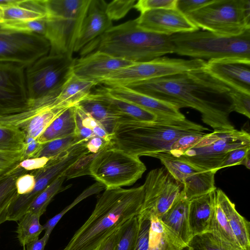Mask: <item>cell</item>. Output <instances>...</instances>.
Here are the masks:
<instances>
[{
  "instance_id": "cell-42",
  "label": "cell",
  "mask_w": 250,
  "mask_h": 250,
  "mask_svg": "<svg viewBox=\"0 0 250 250\" xmlns=\"http://www.w3.org/2000/svg\"><path fill=\"white\" fill-rule=\"evenodd\" d=\"M230 96L232 111L250 118V94L232 89Z\"/></svg>"
},
{
  "instance_id": "cell-39",
  "label": "cell",
  "mask_w": 250,
  "mask_h": 250,
  "mask_svg": "<svg viewBox=\"0 0 250 250\" xmlns=\"http://www.w3.org/2000/svg\"><path fill=\"white\" fill-rule=\"evenodd\" d=\"M1 28L15 32L35 34L44 37L46 28V18L28 21H5L0 24Z\"/></svg>"
},
{
  "instance_id": "cell-46",
  "label": "cell",
  "mask_w": 250,
  "mask_h": 250,
  "mask_svg": "<svg viewBox=\"0 0 250 250\" xmlns=\"http://www.w3.org/2000/svg\"><path fill=\"white\" fill-rule=\"evenodd\" d=\"M23 159L22 151L18 152L0 151V176L13 169Z\"/></svg>"
},
{
  "instance_id": "cell-45",
  "label": "cell",
  "mask_w": 250,
  "mask_h": 250,
  "mask_svg": "<svg viewBox=\"0 0 250 250\" xmlns=\"http://www.w3.org/2000/svg\"><path fill=\"white\" fill-rule=\"evenodd\" d=\"M139 226L134 250H147L150 217L138 214Z\"/></svg>"
},
{
  "instance_id": "cell-56",
  "label": "cell",
  "mask_w": 250,
  "mask_h": 250,
  "mask_svg": "<svg viewBox=\"0 0 250 250\" xmlns=\"http://www.w3.org/2000/svg\"><path fill=\"white\" fill-rule=\"evenodd\" d=\"M242 165L245 166L248 169L250 168V153L246 156L242 163Z\"/></svg>"
},
{
  "instance_id": "cell-3",
  "label": "cell",
  "mask_w": 250,
  "mask_h": 250,
  "mask_svg": "<svg viewBox=\"0 0 250 250\" xmlns=\"http://www.w3.org/2000/svg\"><path fill=\"white\" fill-rule=\"evenodd\" d=\"M208 127L184 119L158 118L152 122L127 116L120 119L112 134L113 146L137 157L169 151L171 145L186 135L206 134Z\"/></svg>"
},
{
  "instance_id": "cell-19",
  "label": "cell",
  "mask_w": 250,
  "mask_h": 250,
  "mask_svg": "<svg viewBox=\"0 0 250 250\" xmlns=\"http://www.w3.org/2000/svg\"><path fill=\"white\" fill-rule=\"evenodd\" d=\"M112 96L130 102L155 115L158 118L184 119L176 106L150 96L133 90L126 86H106Z\"/></svg>"
},
{
  "instance_id": "cell-2",
  "label": "cell",
  "mask_w": 250,
  "mask_h": 250,
  "mask_svg": "<svg viewBox=\"0 0 250 250\" xmlns=\"http://www.w3.org/2000/svg\"><path fill=\"white\" fill-rule=\"evenodd\" d=\"M144 186L105 188L92 213L62 250H95L115 230L139 214Z\"/></svg>"
},
{
  "instance_id": "cell-54",
  "label": "cell",
  "mask_w": 250,
  "mask_h": 250,
  "mask_svg": "<svg viewBox=\"0 0 250 250\" xmlns=\"http://www.w3.org/2000/svg\"><path fill=\"white\" fill-rule=\"evenodd\" d=\"M50 235L44 233L41 239H38L23 247L22 250H44Z\"/></svg>"
},
{
  "instance_id": "cell-5",
  "label": "cell",
  "mask_w": 250,
  "mask_h": 250,
  "mask_svg": "<svg viewBox=\"0 0 250 250\" xmlns=\"http://www.w3.org/2000/svg\"><path fill=\"white\" fill-rule=\"evenodd\" d=\"M173 53L195 59L250 60V29L236 36L196 31L170 36Z\"/></svg>"
},
{
  "instance_id": "cell-32",
  "label": "cell",
  "mask_w": 250,
  "mask_h": 250,
  "mask_svg": "<svg viewBox=\"0 0 250 250\" xmlns=\"http://www.w3.org/2000/svg\"><path fill=\"white\" fill-rule=\"evenodd\" d=\"M65 179V176L62 173L56 178L35 197L29 205L26 212H33L40 216L42 215L54 197L58 193L69 187H62Z\"/></svg>"
},
{
  "instance_id": "cell-41",
  "label": "cell",
  "mask_w": 250,
  "mask_h": 250,
  "mask_svg": "<svg viewBox=\"0 0 250 250\" xmlns=\"http://www.w3.org/2000/svg\"><path fill=\"white\" fill-rule=\"evenodd\" d=\"M136 2V0H113L107 3L106 13L112 21L119 20L125 17L134 7Z\"/></svg>"
},
{
  "instance_id": "cell-51",
  "label": "cell",
  "mask_w": 250,
  "mask_h": 250,
  "mask_svg": "<svg viewBox=\"0 0 250 250\" xmlns=\"http://www.w3.org/2000/svg\"><path fill=\"white\" fill-rule=\"evenodd\" d=\"M85 146L89 153H97L106 147H113V145L111 142L95 136L86 142Z\"/></svg>"
},
{
  "instance_id": "cell-48",
  "label": "cell",
  "mask_w": 250,
  "mask_h": 250,
  "mask_svg": "<svg viewBox=\"0 0 250 250\" xmlns=\"http://www.w3.org/2000/svg\"><path fill=\"white\" fill-rule=\"evenodd\" d=\"M35 178L31 172H25L19 176L16 181V187L19 195H26L31 192L35 186Z\"/></svg>"
},
{
  "instance_id": "cell-4",
  "label": "cell",
  "mask_w": 250,
  "mask_h": 250,
  "mask_svg": "<svg viewBox=\"0 0 250 250\" xmlns=\"http://www.w3.org/2000/svg\"><path fill=\"white\" fill-rule=\"evenodd\" d=\"M80 51L81 57L100 51L133 62H147L173 53L170 36L144 30L136 19L113 26Z\"/></svg>"
},
{
  "instance_id": "cell-1",
  "label": "cell",
  "mask_w": 250,
  "mask_h": 250,
  "mask_svg": "<svg viewBox=\"0 0 250 250\" xmlns=\"http://www.w3.org/2000/svg\"><path fill=\"white\" fill-rule=\"evenodd\" d=\"M133 90L170 104L179 109L193 108L204 123L213 130H233L229 115L232 111V88L219 80L206 68L130 83Z\"/></svg>"
},
{
  "instance_id": "cell-14",
  "label": "cell",
  "mask_w": 250,
  "mask_h": 250,
  "mask_svg": "<svg viewBox=\"0 0 250 250\" xmlns=\"http://www.w3.org/2000/svg\"><path fill=\"white\" fill-rule=\"evenodd\" d=\"M149 157L158 159L173 177L183 186V193L188 200L216 188V172L204 170L179 158L169 151L153 153Z\"/></svg>"
},
{
  "instance_id": "cell-7",
  "label": "cell",
  "mask_w": 250,
  "mask_h": 250,
  "mask_svg": "<svg viewBox=\"0 0 250 250\" xmlns=\"http://www.w3.org/2000/svg\"><path fill=\"white\" fill-rule=\"evenodd\" d=\"M186 16L199 28L236 36L250 29V0H212Z\"/></svg>"
},
{
  "instance_id": "cell-27",
  "label": "cell",
  "mask_w": 250,
  "mask_h": 250,
  "mask_svg": "<svg viewBox=\"0 0 250 250\" xmlns=\"http://www.w3.org/2000/svg\"><path fill=\"white\" fill-rule=\"evenodd\" d=\"M78 104L97 121L111 136L120 119L126 116L114 110L105 102L90 94Z\"/></svg>"
},
{
  "instance_id": "cell-30",
  "label": "cell",
  "mask_w": 250,
  "mask_h": 250,
  "mask_svg": "<svg viewBox=\"0 0 250 250\" xmlns=\"http://www.w3.org/2000/svg\"><path fill=\"white\" fill-rule=\"evenodd\" d=\"M24 173L23 169L16 167L0 176V225L7 221L9 207L18 195L16 181Z\"/></svg>"
},
{
  "instance_id": "cell-16",
  "label": "cell",
  "mask_w": 250,
  "mask_h": 250,
  "mask_svg": "<svg viewBox=\"0 0 250 250\" xmlns=\"http://www.w3.org/2000/svg\"><path fill=\"white\" fill-rule=\"evenodd\" d=\"M142 29L160 35H171L199 30L187 16L177 9L151 10L136 19Z\"/></svg>"
},
{
  "instance_id": "cell-9",
  "label": "cell",
  "mask_w": 250,
  "mask_h": 250,
  "mask_svg": "<svg viewBox=\"0 0 250 250\" xmlns=\"http://www.w3.org/2000/svg\"><path fill=\"white\" fill-rule=\"evenodd\" d=\"M146 170L139 157L113 146L100 151L89 167L90 175L105 188L133 185Z\"/></svg>"
},
{
  "instance_id": "cell-6",
  "label": "cell",
  "mask_w": 250,
  "mask_h": 250,
  "mask_svg": "<svg viewBox=\"0 0 250 250\" xmlns=\"http://www.w3.org/2000/svg\"><path fill=\"white\" fill-rule=\"evenodd\" d=\"M91 0H45L49 54L73 57Z\"/></svg>"
},
{
  "instance_id": "cell-31",
  "label": "cell",
  "mask_w": 250,
  "mask_h": 250,
  "mask_svg": "<svg viewBox=\"0 0 250 250\" xmlns=\"http://www.w3.org/2000/svg\"><path fill=\"white\" fill-rule=\"evenodd\" d=\"M41 216L31 212H26L18 221L16 233L18 239L23 247L39 239L44 230L40 224Z\"/></svg>"
},
{
  "instance_id": "cell-50",
  "label": "cell",
  "mask_w": 250,
  "mask_h": 250,
  "mask_svg": "<svg viewBox=\"0 0 250 250\" xmlns=\"http://www.w3.org/2000/svg\"><path fill=\"white\" fill-rule=\"evenodd\" d=\"M50 159L45 157H33L22 160L18 165L26 172H31L44 167Z\"/></svg>"
},
{
  "instance_id": "cell-17",
  "label": "cell",
  "mask_w": 250,
  "mask_h": 250,
  "mask_svg": "<svg viewBox=\"0 0 250 250\" xmlns=\"http://www.w3.org/2000/svg\"><path fill=\"white\" fill-rule=\"evenodd\" d=\"M133 62L98 51L75 59L73 72L76 75L99 82L110 73Z\"/></svg>"
},
{
  "instance_id": "cell-24",
  "label": "cell",
  "mask_w": 250,
  "mask_h": 250,
  "mask_svg": "<svg viewBox=\"0 0 250 250\" xmlns=\"http://www.w3.org/2000/svg\"><path fill=\"white\" fill-rule=\"evenodd\" d=\"M98 82L80 77L72 73L56 98V105L69 107L78 104L87 97Z\"/></svg>"
},
{
  "instance_id": "cell-25",
  "label": "cell",
  "mask_w": 250,
  "mask_h": 250,
  "mask_svg": "<svg viewBox=\"0 0 250 250\" xmlns=\"http://www.w3.org/2000/svg\"><path fill=\"white\" fill-rule=\"evenodd\" d=\"M147 250H191L157 217L150 216Z\"/></svg>"
},
{
  "instance_id": "cell-10",
  "label": "cell",
  "mask_w": 250,
  "mask_h": 250,
  "mask_svg": "<svg viewBox=\"0 0 250 250\" xmlns=\"http://www.w3.org/2000/svg\"><path fill=\"white\" fill-rule=\"evenodd\" d=\"M75 61L73 57L48 54L27 66L25 78L29 100L58 95L72 74Z\"/></svg>"
},
{
  "instance_id": "cell-52",
  "label": "cell",
  "mask_w": 250,
  "mask_h": 250,
  "mask_svg": "<svg viewBox=\"0 0 250 250\" xmlns=\"http://www.w3.org/2000/svg\"><path fill=\"white\" fill-rule=\"evenodd\" d=\"M121 227L105 239L95 250H115L120 238Z\"/></svg>"
},
{
  "instance_id": "cell-26",
  "label": "cell",
  "mask_w": 250,
  "mask_h": 250,
  "mask_svg": "<svg viewBox=\"0 0 250 250\" xmlns=\"http://www.w3.org/2000/svg\"><path fill=\"white\" fill-rule=\"evenodd\" d=\"M90 95L106 103L114 110L131 119L144 122H152L158 117L154 114L130 102L111 95L106 86L98 88Z\"/></svg>"
},
{
  "instance_id": "cell-33",
  "label": "cell",
  "mask_w": 250,
  "mask_h": 250,
  "mask_svg": "<svg viewBox=\"0 0 250 250\" xmlns=\"http://www.w3.org/2000/svg\"><path fill=\"white\" fill-rule=\"evenodd\" d=\"M238 250H242L237 242L222 208L216 201L209 231Z\"/></svg>"
},
{
  "instance_id": "cell-15",
  "label": "cell",
  "mask_w": 250,
  "mask_h": 250,
  "mask_svg": "<svg viewBox=\"0 0 250 250\" xmlns=\"http://www.w3.org/2000/svg\"><path fill=\"white\" fill-rule=\"evenodd\" d=\"M26 67L16 63L0 62V117L19 113L27 106Z\"/></svg>"
},
{
  "instance_id": "cell-12",
  "label": "cell",
  "mask_w": 250,
  "mask_h": 250,
  "mask_svg": "<svg viewBox=\"0 0 250 250\" xmlns=\"http://www.w3.org/2000/svg\"><path fill=\"white\" fill-rule=\"evenodd\" d=\"M145 195L139 214L160 218L180 196L182 185L164 166L150 170L144 184Z\"/></svg>"
},
{
  "instance_id": "cell-43",
  "label": "cell",
  "mask_w": 250,
  "mask_h": 250,
  "mask_svg": "<svg viewBox=\"0 0 250 250\" xmlns=\"http://www.w3.org/2000/svg\"><path fill=\"white\" fill-rule=\"evenodd\" d=\"M204 135L200 134H189L179 138L171 145L169 152L175 157L181 156L184 152L196 144Z\"/></svg>"
},
{
  "instance_id": "cell-20",
  "label": "cell",
  "mask_w": 250,
  "mask_h": 250,
  "mask_svg": "<svg viewBox=\"0 0 250 250\" xmlns=\"http://www.w3.org/2000/svg\"><path fill=\"white\" fill-rule=\"evenodd\" d=\"M107 3L103 0H91L76 42L74 52L84 46L113 26L112 21L106 13Z\"/></svg>"
},
{
  "instance_id": "cell-49",
  "label": "cell",
  "mask_w": 250,
  "mask_h": 250,
  "mask_svg": "<svg viewBox=\"0 0 250 250\" xmlns=\"http://www.w3.org/2000/svg\"><path fill=\"white\" fill-rule=\"evenodd\" d=\"M212 0H177L176 8L186 16L208 4Z\"/></svg>"
},
{
  "instance_id": "cell-13",
  "label": "cell",
  "mask_w": 250,
  "mask_h": 250,
  "mask_svg": "<svg viewBox=\"0 0 250 250\" xmlns=\"http://www.w3.org/2000/svg\"><path fill=\"white\" fill-rule=\"evenodd\" d=\"M50 46L43 36L15 32L0 25V62L26 67L49 54Z\"/></svg>"
},
{
  "instance_id": "cell-53",
  "label": "cell",
  "mask_w": 250,
  "mask_h": 250,
  "mask_svg": "<svg viewBox=\"0 0 250 250\" xmlns=\"http://www.w3.org/2000/svg\"><path fill=\"white\" fill-rule=\"evenodd\" d=\"M42 145V144L40 143L37 139L24 144L22 150L23 159L34 157L40 150Z\"/></svg>"
},
{
  "instance_id": "cell-47",
  "label": "cell",
  "mask_w": 250,
  "mask_h": 250,
  "mask_svg": "<svg viewBox=\"0 0 250 250\" xmlns=\"http://www.w3.org/2000/svg\"><path fill=\"white\" fill-rule=\"evenodd\" d=\"M250 153V146L235 148L229 151L220 165L219 170L226 167L242 165L246 156Z\"/></svg>"
},
{
  "instance_id": "cell-57",
  "label": "cell",
  "mask_w": 250,
  "mask_h": 250,
  "mask_svg": "<svg viewBox=\"0 0 250 250\" xmlns=\"http://www.w3.org/2000/svg\"><path fill=\"white\" fill-rule=\"evenodd\" d=\"M3 21V10L0 8V24L2 23Z\"/></svg>"
},
{
  "instance_id": "cell-35",
  "label": "cell",
  "mask_w": 250,
  "mask_h": 250,
  "mask_svg": "<svg viewBox=\"0 0 250 250\" xmlns=\"http://www.w3.org/2000/svg\"><path fill=\"white\" fill-rule=\"evenodd\" d=\"M188 245L191 250H238L210 232L193 236Z\"/></svg>"
},
{
  "instance_id": "cell-37",
  "label": "cell",
  "mask_w": 250,
  "mask_h": 250,
  "mask_svg": "<svg viewBox=\"0 0 250 250\" xmlns=\"http://www.w3.org/2000/svg\"><path fill=\"white\" fill-rule=\"evenodd\" d=\"M82 141L83 140H82L77 134L51 141L42 144L40 150L34 157L53 158L67 150L74 144Z\"/></svg>"
},
{
  "instance_id": "cell-21",
  "label": "cell",
  "mask_w": 250,
  "mask_h": 250,
  "mask_svg": "<svg viewBox=\"0 0 250 250\" xmlns=\"http://www.w3.org/2000/svg\"><path fill=\"white\" fill-rule=\"evenodd\" d=\"M216 189L189 201L188 222L192 237L209 231L216 204Z\"/></svg>"
},
{
  "instance_id": "cell-22",
  "label": "cell",
  "mask_w": 250,
  "mask_h": 250,
  "mask_svg": "<svg viewBox=\"0 0 250 250\" xmlns=\"http://www.w3.org/2000/svg\"><path fill=\"white\" fill-rule=\"evenodd\" d=\"M189 204V201L182 191L171 207L159 218L165 225L187 245L192 237L188 222Z\"/></svg>"
},
{
  "instance_id": "cell-34",
  "label": "cell",
  "mask_w": 250,
  "mask_h": 250,
  "mask_svg": "<svg viewBox=\"0 0 250 250\" xmlns=\"http://www.w3.org/2000/svg\"><path fill=\"white\" fill-rule=\"evenodd\" d=\"M25 135L21 129L0 125V151L18 152L22 151Z\"/></svg>"
},
{
  "instance_id": "cell-11",
  "label": "cell",
  "mask_w": 250,
  "mask_h": 250,
  "mask_svg": "<svg viewBox=\"0 0 250 250\" xmlns=\"http://www.w3.org/2000/svg\"><path fill=\"white\" fill-rule=\"evenodd\" d=\"M207 61L161 57L154 60L134 62L108 75L99 82L106 86L125 85L167 76L206 68Z\"/></svg>"
},
{
  "instance_id": "cell-36",
  "label": "cell",
  "mask_w": 250,
  "mask_h": 250,
  "mask_svg": "<svg viewBox=\"0 0 250 250\" xmlns=\"http://www.w3.org/2000/svg\"><path fill=\"white\" fill-rule=\"evenodd\" d=\"M104 188H105L102 184L96 182L84 189L70 205L66 207L60 212L48 220L45 224L42 225L45 230V233L50 235L56 225L68 211L82 200L92 195L100 192Z\"/></svg>"
},
{
  "instance_id": "cell-55",
  "label": "cell",
  "mask_w": 250,
  "mask_h": 250,
  "mask_svg": "<svg viewBox=\"0 0 250 250\" xmlns=\"http://www.w3.org/2000/svg\"><path fill=\"white\" fill-rule=\"evenodd\" d=\"M21 0H0V8L3 10L17 5Z\"/></svg>"
},
{
  "instance_id": "cell-38",
  "label": "cell",
  "mask_w": 250,
  "mask_h": 250,
  "mask_svg": "<svg viewBox=\"0 0 250 250\" xmlns=\"http://www.w3.org/2000/svg\"><path fill=\"white\" fill-rule=\"evenodd\" d=\"M138 215L127 221L121 227V234L115 250H134L138 233Z\"/></svg>"
},
{
  "instance_id": "cell-29",
  "label": "cell",
  "mask_w": 250,
  "mask_h": 250,
  "mask_svg": "<svg viewBox=\"0 0 250 250\" xmlns=\"http://www.w3.org/2000/svg\"><path fill=\"white\" fill-rule=\"evenodd\" d=\"M46 16L45 0H21L17 5L3 10V22L32 21Z\"/></svg>"
},
{
  "instance_id": "cell-18",
  "label": "cell",
  "mask_w": 250,
  "mask_h": 250,
  "mask_svg": "<svg viewBox=\"0 0 250 250\" xmlns=\"http://www.w3.org/2000/svg\"><path fill=\"white\" fill-rule=\"evenodd\" d=\"M206 69L233 89L250 94V60H210L207 62Z\"/></svg>"
},
{
  "instance_id": "cell-8",
  "label": "cell",
  "mask_w": 250,
  "mask_h": 250,
  "mask_svg": "<svg viewBox=\"0 0 250 250\" xmlns=\"http://www.w3.org/2000/svg\"><path fill=\"white\" fill-rule=\"evenodd\" d=\"M248 146L250 135L245 130H213L176 158L204 170L216 172L229 151Z\"/></svg>"
},
{
  "instance_id": "cell-44",
  "label": "cell",
  "mask_w": 250,
  "mask_h": 250,
  "mask_svg": "<svg viewBox=\"0 0 250 250\" xmlns=\"http://www.w3.org/2000/svg\"><path fill=\"white\" fill-rule=\"evenodd\" d=\"M177 0H139L134 7L141 14L147 11L159 9H177Z\"/></svg>"
},
{
  "instance_id": "cell-28",
  "label": "cell",
  "mask_w": 250,
  "mask_h": 250,
  "mask_svg": "<svg viewBox=\"0 0 250 250\" xmlns=\"http://www.w3.org/2000/svg\"><path fill=\"white\" fill-rule=\"evenodd\" d=\"M74 134H77L75 105L67 108L52 121L37 139L44 144Z\"/></svg>"
},
{
  "instance_id": "cell-23",
  "label": "cell",
  "mask_w": 250,
  "mask_h": 250,
  "mask_svg": "<svg viewBox=\"0 0 250 250\" xmlns=\"http://www.w3.org/2000/svg\"><path fill=\"white\" fill-rule=\"evenodd\" d=\"M216 199L222 208L232 233L242 250H250V223L236 210L225 192L216 189Z\"/></svg>"
},
{
  "instance_id": "cell-40",
  "label": "cell",
  "mask_w": 250,
  "mask_h": 250,
  "mask_svg": "<svg viewBox=\"0 0 250 250\" xmlns=\"http://www.w3.org/2000/svg\"><path fill=\"white\" fill-rule=\"evenodd\" d=\"M99 152L97 153H89L83 156L62 174L67 179L85 175H90L89 167L90 164Z\"/></svg>"
}]
</instances>
